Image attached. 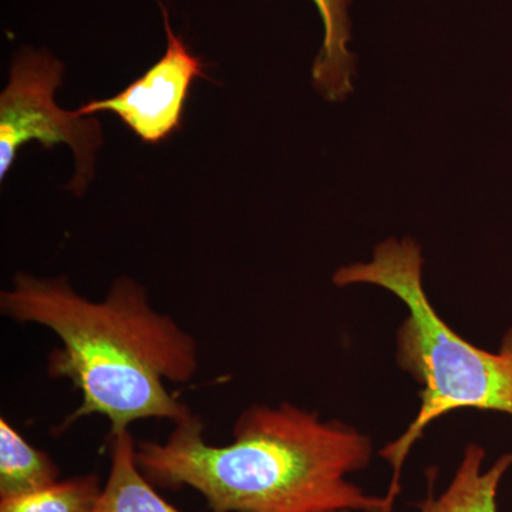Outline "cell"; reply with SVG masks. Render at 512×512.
Masks as SVG:
<instances>
[{
  "label": "cell",
  "instance_id": "cell-1",
  "mask_svg": "<svg viewBox=\"0 0 512 512\" xmlns=\"http://www.w3.org/2000/svg\"><path fill=\"white\" fill-rule=\"evenodd\" d=\"M215 446L192 414L165 441H138L144 476L168 490L192 488L211 512H393L349 477L372 463L373 441L339 420L284 402L254 404Z\"/></svg>",
  "mask_w": 512,
  "mask_h": 512
},
{
  "label": "cell",
  "instance_id": "cell-2",
  "mask_svg": "<svg viewBox=\"0 0 512 512\" xmlns=\"http://www.w3.org/2000/svg\"><path fill=\"white\" fill-rule=\"evenodd\" d=\"M0 312L18 323L43 326L60 340L47 356V375L69 380L82 403L57 433L93 414L110 421V436L140 420L178 424L192 416L165 384L188 383L195 376L197 340L177 320L157 312L134 279L121 276L103 301L93 302L64 276L18 272L12 288L0 292Z\"/></svg>",
  "mask_w": 512,
  "mask_h": 512
},
{
  "label": "cell",
  "instance_id": "cell-3",
  "mask_svg": "<svg viewBox=\"0 0 512 512\" xmlns=\"http://www.w3.org/2000/svg\"><path fill=\"white\" fill-rule=\"evenodd\" d=\"M420 245L412 238H389L376 245L369 262L342 266L333 275L339 288L373 285L406 306L396 332V363L421 387L420 409L406 430L379 451L393 471L384 495L394 508L400 477L410 451L434 421L458 412L501 413L512 419V328L497 352L461 338L431 305L424 291Z\"/></svg>",
  "mask_w": 512,
  "mask_h": 512
},
{
  "label": "cell",
  "instance_id": "cell-4",
  "mask_svg": "<svg viewBox=\"0 0 512 512\" xmlns=\"http://www.w3.org/2000/svg\"><path fill=\"white\" fill-rule=\"evenodd\" d=\"M64 64L46 50L30 47L13 59L9 80L0 94V180H5L19 151L30 141L45 148L66 144L74 154L69 188L82 194L92 180L97 150L103 143L99 120L60 109L56 90Z\"/></svg>",
  "mask_w": 512,
  "mask_h": 512
},
{
  "label": "cell",
  "instance_id": "cell-5",
  "mask_svg": "<svg viewBox=\"0 0 512 512\" xmlns=\"http://www.w3.org/2000/svg\"><path fill=\"white\" fill-rule=\"evenodd\" d=\"M161 13L167 33L163 57L116 96L89 101L76 110L79 116L114 114L147 144L161 143L181 127L192 83L207 77L200 57L192 55L184 40L175 35L163 5Z\"/></svg>",
  "mask_w": 512,
  "mask_h": 512
},
{
  "label": "cell",
  "instance_id": "cell-6",
  "mask_svg": "<svg viewBox=\"0 0 512 512\" xmlns=\"http://www.w3.org/2000/svg\"><path fill=\"white\" fill-rule=\"evenodd\" d=\"M485 448L468 443L450 484L434 494V477L429 476L426 498L417 504L419 512H498V488L512 467V450L485 468Z\"/></svg>",
  "mask_w": 512,
  "mask_h": 512
},
{
  "label": "cell",
  "instance_id": "cell-7",
  "mask_svg": "<svg viewBox=\"0 0 512 512\" xmlns=\"http://www.w3.org/2000/svg\"><path fill=\"white\" fill-rule=\"evenodd\" d=\"M323 23V42L312 66V82L330 103L343 101L353 92L356 59L350 52L353 0H311Z\"/></svg>",
  "mask_w": 512,
  "mask_h": 512
},
{
  "label": "cell",
  "instance_id": "cell-8",
  "mask_svg": "<svg viewBox=\"0 0 512 512\" xmlns=\"http://www.w3.org/2000/svg\"><path fill=\"white\" fill-rule=\"evenodd\" d=\"M110 474L92 512H183L157 493L137 464L130 430L110 436Z\"/></svg>",
  "mask_w": 512,
  "mask_h": 512
},
{
  "label": "cell",
  "instance_id": "cell-9",
  "mask_svg": "<svg viewBox=\"0 0 512 512\" xmlns=\"http://www.w3.org/2000/svg\"><path fill=\"white\" fill-rule=\"evenodd\" d=\"M59 480L55 460L0 417V500L35 493Z\"/></svg>",
  "mask_w": 512,
  "mask_h": 512
},
{
  "label": "cell",
  "instance_id": "cell-10",
  "mask_svg": "<svg viewBox=\"0 0 512 512\" xmlns=\"http://www.w3.org/2000/svg\"><path fill=\"white\" fill-rule=\"evenodd\" d=\"M103 485L94 473L63 478L35 493L0 500V512H92Z\"/></svg>",
  "mask_w": 512,
  "mask_h": 512
},
{
  "label": "cell",
  "instance_id": "cell-11",
  "mask_svg": "<svg viewBox=\"0 0 512 512\" xmlns=\"http://www.w3.org/2000/svg\"><path fill=\"white\" fill-rule=\"evenodd\" d=\"M328 512H356L352 510H338V511H328Z\"/></svg>",
  "mask_w": 512,
  "mask_h": 512
}]
</instances>
